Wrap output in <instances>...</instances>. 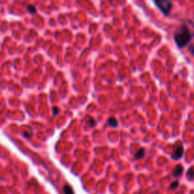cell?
Returning <instances> with one entry per match:
<instances>
[{
  "label": "cell",
  "instance_id": "obj_4",
  "mask_svg": "<svg viewBox=\"0 0 194 194\" xmlns=\"http://www.w3.org/2000/svg\"><path fill=\"white\" fill-rule=\"evenodd\" d=\"M183 170H184L183 166H181V165H177L176 167L174 168V169H173V171H172V175H173L174 177L181 176L182 173H183Z\"/></svg>",
  "mask_w": 194,
  "mask_h": 194
},
{
  "label": "cell",
  "instance_id": "obj_2",
  "mask_svg": "<svg viewBox=\"0 0 194 194\" xmlns=\"http://www.w3.org/2000/svg\"><path fill=\"white\" fill-rule=\"evenodd\" d=\"M155 6L158 8L165 15H168L172 9V3L170 0H152Z\"/></svg>",
  "mask_w": 194,
  "mask_h": 194
},
{
  "label": "cell",
  "instance_id": "obj_1",
  "mask_svg": "<svg viewBox=\"0 0 194 194\" xmlns=\"http://www.w3.org/2000/svg\"><path fill=\"white\" fill-rule=\"evenodd\" d=\"M173 38H174V41H175L177 46L180 48H183L190 42V40L192 38V34L187 26L185 25H182L179 28H177V30L174 32Z\"/></svg>",
  "mask_w": 194,
  "mask_h": 194
},
{
  "label": "cell",
  "instance_id": "obj_5",
  "mask_svg": "<svg viewBox=\"0 0 194 194\" xmlns=\"http://www.w3.org/2000/svg\"><path fill=\"white\" fill-rule=\"evenodd\" d=\"M63 193L64 194H75L74 193V191H73V189H72V187H71V185H64V186H63Z\"/></svg>",
  "mask_w": 194,
  "mask_h": 194
},
{
  "label": "cell",
  "instance_id": "obj_8",
  "mask_svg": "<svg viewBox=\"0 0 194 194\" xmlns=\"http://www.w3.org/2000/svg\"><path fill=\"white\" fill-rule=\"evenodd\" d=\"M108 124H109L111 127H114V128L117 127V125H118L117 121H116V119L114 118V117H110V118L108 119Z\"/></svg>",
  "mask_w": 194,
  "mask_h": 194
},
{
  "label": "cell",
  "instance_id": "obj_3",
  "mask_svg": "<svg viewBox=\"0 0 194 194\" xmlns=\"http://www.w3.org/2000/svg\"><path fill=\"white\" fill-rule=\"evenodd\" d=\"M183 154H184V147L182 144H179L176 147L174 152L171 154V157L173 158V160H179L183 156Z\"/></svg>",
  "mask_w": 194,
  "mask_h": 194
},
{
  "label": "cell",
  "instance_id": "obj_10",
  "mask_svg": "<svg viewBox=\"0 0 194 194\" xmlns=\"http://www.w3.org/2000/svg\"><path fill=\"white\" fill-rule=\"evenodd\" d=\"M27 10H28V11H29L30 13H32V14L36 12V9L34 8V7H33V6H31V5L27 7Z\"/></svg>",
  "mask_w": 194,
  "mask_h": 194
},
{
  "label": "cell",
  "instance_id": "obj_13",
  "mask_svg": "<svg viewBox=\"0 0 194 194\" xmlns=\"http://www.w3.org/2000/svg\"><path fill=\"white\" fill-rule=\"evenodd\" d=\"M193 36H194V33H193Z\"/></svg>",
  "mask_w": 194,
  "mask_h": 194
},
{
  "label": "cell",
  "instance_id": "obj_11",
  "mask_svg": "<svg viewBox=\"0 0 194 194\" xmlns=\"http://www.w3.org/2000/svg\"><path fill=\"white\" fill-rule=\"evenodd\" d=\"M189 50H190V52H191L194 55V44H192V45H189Z\"/></svg>",
  "mask_w": 194,
  "mask_h": 194
},
{
  "label": "cell",
  "instance_id": "obj_7",
  "mask_svg": "<svg viewBox=\"0 0 194 194\" xmlns=\"http://www.w3.org/2000/svg\"><path fill=\"white\" fill-rule=\"evenodd\" d=\"M186 177L189 180H193L194 179V167H191V168L188 169V171L186 173Z\"/></svg>",
  "mask_w": 194,
  "mask_h": 194
},
{
  "label": "cell",
  "instance_id": "obj_12",
  "mask_svg": "<svg viewBox=\"0 0 194 194\" xmlns=\"http://www.w3.org/2000/svg\"><path fill=\"white\" fill-rule=\"evenodd\" d=\"M58 114V108H54V115Z\"/></svg>",
  "mask_w": 194,
  "mask_h": 194
},
{
  "label": "cell",
  "instance_id": "obj_9",
  "mask_svg": "<svg viewBox=\"0 0 194 194\" xmlns=\"http://www.w3.org/2000/svg\"><path fill=\"white\" fill-rule=\"evenodd\" d=\"M178 185H179V182H178V181H174V182H172V183L170 184L169 188H170V189H172V188H176V187H178Z\"/></svg>",
  "mask_w": 194,
  "mask_h": 194
},
{
  "label": "cell",
  "instance_id": "obj_6",
  "mask_svg": "<svg viewBox=\"0 0 194 194\" xmlns=\"http://www.w3.org/2000/svg\"><path fill=\"white\" fill-rule=\"evenodd\" d=\"M144 154H145V150L143 149V148H141L140 150H138L135 154H134V158L135 159H140L142 158L143 156H144Z\"/></svg>",
  "mask_w": 194,
  "mask_h": 194
}]
</instances>
